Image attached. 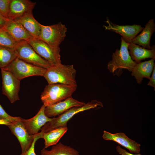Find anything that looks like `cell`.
Listing matches in <instances>:
<instances>
[{
  "instance_id": "30",
  "label": "cell",
  "mask_w": 155,
  "mask_h": 155,
  "mask_svg": "<svg viewBox=\"0 0 155 155\" xmlns=\"http://www.w3.org/2000/svg\"><path fill=\"white\" fill-rule=\"evenodd\" d=\"M11 123L7 120L0 119V125H6L7 126L10 125Z\"/></svg>"
},
{
  "instance_id": "21",
  "label": "cell",
  "mask_w": 155,
  "mask_h": 155,
  "mask_svg": "<svg viewBox=\"0 0 155 155\" xmlns=\"http://www.w3.org/2000/svg\"><path fill=\"white\" fill-rule=\"evenodd\" d=\"M68 129L67 126L60 127L46 133H43L42 138L44 140V147L56 145Z\"/></svg>"
},
{
  "instance_id": "2",
  "label": "cell",
  "mask_w": 155,
  "mask_h": 155,
  "mask_svg": "<svg viewBox=\"0 0 155 155\" xmlns=\"http://www.w3.org/2000/svg\"><path fill=\"white\" fill-rule=\"evenodd\" d=\"M129 43L126 42L121 37L120 49H116L113 53L112 60L108 63V69L114 75L120 76L123 72V69H127L131 72L137 64L129 54L128 50Z\"/></svg>"
},
{
  "instance_id": "24",
  "label": "cell",
  "mask_w": 155,
  "mask_h": 155,
  "mask_svg": "<svg viewBox=\"0 0 155 155\" xmlns=\"http://www.w3.org/2000/svg\"><path fill=\"white\" fill-rule=\"evenodd\" d=\"M19 43L3 27L0 28V46L14 49Z\"/></svg>"
},
{
  "instance_id": "19",
  "label": "cell",
  "mask_w": 155,
  "mask_h": 155,
  "mask_svg": "<svg viewBox=\"0 0 155 155\" xmlns=\"http://www.w3.org/2000/svg\"><path fill=\"white\" fill-rule=\"evenodd\" d=\"M155 31L154 20H150L145 25V27L139 35L137 36L132 40V42L139 46H142L146 49H150V40L151 37Z\"/></svg>"
},
{
  "instance_id": "15",
  "label": "cell",
  "mask_w": 155,
  "mask_h": 155,
  "mask_svg": "<svg viewBox=\"0 0 155 155\" xmlns=\"http://www.w3.org/2000/svg\"><path fill=\"white\" fill-rule=\"evenodd\" d=\"M3 28L19 42L34 38L20 24L14 20L7 19Z\"/></svg>"
},
{
  "instance_id": "4",
  "label": "cell",
  "mask_w": 155,
  "mask_h": 155,
  "mask_svg": "<svg viewBox=\"0 0 155 155\" xmlns=\"http://www.w3.org/2000/svg\"><path fill=\"white\" fill-rule=\"evenodd\" d=\"M77 87L60 84H48L41 94V99L46 107L71 97Z\"/></svg>"
},
{
  "instance_id": "17",
  "label": "cell",
  "mask_w": 155,
  "mask_h": 155,
  "mask_svg": "<svg viewBox=\"0 0 155 155\" xmlns=\"http://www.w3.org/2000/svg\"><path fill=\"white\" fill-rule=\"evenodd\" d=\"M154 60L152 59L147 61L140 62L137 63L133 67L131 75L135 77L137 83L141 84L144 78L150 79L155 65Z\"/></svg>"
},
{
  "instance_id": "27",
  "label": "cell",
  "mask_w": 155,
  "mask_h": 155,
  "mask_svg": "<svg viewBox=\"0 0 155 155\" xmlns=\"http://www.w3.org/2000/svg\"><path fill=\"white\" fill-rule=\"evenodd\" d=\"M43 133L42 131L38 133L35 137L33 143L29 150L25 153H21L20 155H36L34 150L35 144L37 140L40 138H42Z\"/></svg>"
},
{
  "instance_id": "23",
  "label": "cell",
  "mask_w": 155,
  "mask_h": 155,
  "mask_svg": "<svg viewBox=\"0 0 155 155\" xmlns=\"http://www.w3.org/2000/svg\"><path fill=\"white\" fill-rule=\"evenodd\" d=\"M17 58L14 49L0 46V68L3 69Z\"/></svg>"
},
{
  "instance_id": "6",
  "label": "cell",
  "mask_w": 155,
  "mask_h": 155,
  "mask_svg": "<svg viewBox=\"0 0 155 155\" xmlns=\"http://www.w3.org/2000/svg\"><path fill=\"white\" fill-rule=\"evenodd\" d=\"M2 69L11 72L20 80L31 76H43L46 69L27 63L17 57Z\"/></svg>"
},
{
  "instance_id": "16",
  "label": "cell",
  "mask_w": 155,
  "mask_h": 155,
  "mask_svg": "<svg viewBox=\"0 0 155 155\" xmlns=\"http://www.w3.org/2000/svg\"><path fill=\"white\" fill-rule=\"evenodd\" d=\"M104 139L115 141L128 149L132 153L139 154L141 145L132 140L123 133H112L104 131L102 135Z\"/></svg>"
},
{
  "instance_id": "9",
  "label": "cell",
  "mask_w": 155,
  "mask_h": 155,
  "mask_svg": "<svg viewBox=\"0 0 155 155\" xmlns=\"http://www.w3.org/2000/svg\"><path fill=\"white\" fill-rule=\"evenodd\" d=\"M105 22L108 26L103 25L106 30L114 32L122 36L124 40L126 42L130 43L137 36L138 33L144 28L141 25L134 24L132 25H120L113 23L108 18H106Z\"/></svg>"
},
{
  "instance_id": "12",
  "label": "cell",
  "mask_w": 155,
  "mask_h": 155,
  "mask_svg": "<svg viewBox=\"0 0 155 155\" xmlns=\"http://www.w3.org/2000/svg\"><path fill=\"white\" fill-rule=\"evenodd\" d=\"M21 118L7 126L18 139L21 148V153H23L30 148L37 134L34 135H30L21 122Z\"/></svg>"
},
{
  "instance_id": "22",
  "label": "cell",
  "mask_w": 155,
  "mask_h": 155,
  "mask_svg": "<svg viewBox=\"0 0 155 155\" xmlns=\"http://www.w3.org/2000/svg\"><path fill=\"white\" fill-rule=\"evenodd\" d=\"M40 154L41 155H80L77 150L61 142L53 146L49 150L43 148Z\"/></svg>"
},
{
  "instance_id": "31",
  "label": "cell",
  "mask_w": 155,
  "mask_h": 155,
  "mask_svg": "<svg viewBox=\"0 0 155 155\" xmlns=\"http://www.w3.org/2000/svg\"><path fill=\"white\" fill-rule=\"evenodd\" d=\"M6 20L0 19V28H2Z\"/></svg>"
},
{
  "instance_id": "8",
  "label": "cell",
  "mask_w": 155,
  "mask_h": 155,
  "mask_svg": "<svg viewBox=\"0 0 155 155\" xmlns=\"http://www.w3.org/2000/svg\"><path fill=\"white\" fill-rule=\"evenodd\" d=\"M1 69L3 94L7 97L11 103H13L20 100L18 94L21 80L11 72Z\"/></svg>"
},
{
  "instance_id": "32",
  "label": "cell",
  "mask_w": 155,
  "mask_h": 155,
  "mask_svg": "<svg viewBox=\"0 0 155 155\" xmlns=\"http://www.w3.org/2000/svg\"><path fill=\"white\" fill-rule=\"evenodd\" d=\"M0 19H4V20H6L7 19H6L5 18H4L3 17L2 15L0 13Z\"/></svg>"
},
{
  "instance_id": "20",
  "label": "cell",
  "mask_w": 155,
  "mask_h": 155,
  "mask_svg": "<svg viewBox=\"0 0 155 155\" xmlns=\"http://www.w3.org/2000/svg\"><path fill=\"white\" fill-rule=\"evenodd\" d=\"M14 20L20 24L34 38H39L41 30L40 24L31 13Z\"/></svg>"
},
{
  "instance_id": "10",
  "label": "cell",
  "mask_w": 155,
  "mask_h": 155,
  "mask_svg": "<svg viewBox=\"0 0 155 155\" xmlns=\"http://www.w3.org/2000/svg\"><path fill=\"white\" fill-rule=\"evenodd\" d=\"M28 42L39 55L49 62L51 65L61 63L60 55L57 54L42 40L33 38Z\"/></svg>"
},
{
  "instance_id": "5",
  "label": "cell",
  "mask_w": 155,
  "mask_h": 155,
  "mask_svg": "<svg viewBox=\"0 0 155 155\" xmlns=\"http://www.w3.org/2000/svg\"><path fill=\"white\" fill-rule=\"evenodd\" d=\"M39 37L58 54L60 55V45L66 36L67 28L61 22L49 26L40 24Z\"/></svg>"
},
{
  "instance_id": "14",
  "label": "cell",
  "mask_w": 155,
  "mask_h": 155,
  "mask_svg": "<svg viewBox=\"0 0 155 155\" xmlns=\"http://www.w3.org/2000/svg\"><path fill=\"white\" fill-rule=\"evenodd\" d=\"M86 103L77 100L72 97L62 101L45 107L44 113L48 117H55L63 114L75 106H82Z\"/></svg>"
},
{
  "instance_id": "25",
  "label": "cell",
  "mask_w": 155,
  "mask_h": 155,
  "mask_svg": "<svg viewBox=\"0 0 155 155\" xmlns=\"http://www.w3.org/2000/svg\"><path fill=\"white\" fill-rule=\"evenodd\" d=\"M11 0H0V13L6 19L7 15L9 6Z\"/></svg>"
},
{
  "instance_id": "1",
  "label": "cell",
  "mask_w": 155,
  "mask_h": 155,
  "mask_svg": "<svg viewBox=\"0 0 155 155\" xmlns=\"http://www.w3.org/2000/svg\"><path fill=\"white\" fill-rule=\"evenodd\" d=\"M76 73L73 65H65L61 63L51 65L46 69L43 77L49 84H60L75 86H77Z\"/></svg>"
},
{
  "instance_id": "28",
  "label": "cell",
  "mask_w": 155,
  "mask_h": 155,
  "mask_svg": "<svg viewBox=\"0 0 155 155\" xmlns=\"http://www.w3.org/2000/svg\"><path fill=\"white\" fill-rule=\"evenodd\" d=\"M148 85L153 87L155 90V65L152 71V73L150 79V81Z\"/></svg>"
},
{
  "instance_id": "26",
  "label": "cell",
  "mask_w": 155,
  "mask_h": 155,
  "mask_svg": "<svg viewBox=\"0 0 155 155\" xmlns=\"http://www.w3.org/2000/svg\"><path fill=\"white\" fill-rule=\"evenodd\" d=\"M20 118V117H14L9 115L0 105V119L6 120L12 123L19 120Z\"/></svg>"
},
{
  "instance_id": "7",
  "label": "cell",
  "mask_w": 155,
  "mask_h": 155,
  "mask_svg": "<svg viewBox=\"0 0 155 155\" xmlns=\"http://www.w3.org/2000/svg\"><path fill=\"white\" fill-rule=\"evenodd\" d=\"M14 49L17 57L27 63L46 69L51 66L39 55L27 42L19 43Z\"/></svg>"
},
{
  "instance_id": "13",
  "label": "cell",
  "mask_w": 155,
  "mask_h": 155,
  "mask_svg": "<svg viewBox=\"0 0 155 155\" xmlns=\"http://www.w3.org/2000/svg\"><path fill=\"white\" fill-rule=\"evenodd\" d=\"M36 3L29 0H11L8 19L14 20L32 13Z\"/></svg>"
},
{
  "instance_id": "3",
  "label": "cell",
  "mask_w": 155,
  "mask_h": 155,
  "mask_svg": "<svg viewBox=\"0 0 155 155\" xmlns=\"http://www.w3.org/2000/svg\"><path fill=\"white\" fill-rule=\"evenodd\" d=\"M100 101L92 100L82 106L72 107L57 117L53 118L52 120L46 123L41 128V131L46 133L54 129L67 126L68 121L76 114L92 108L103 107Z\"/></svg>"
},
{
  "instance_id": "29",
  "label": "cell",
  "mask_w": 155,
  "mask_h": 155,
  "mask_svg": "<svg viewBox=\"0 0 155 155\" xmlns=\"http://www.w3.org/2000/svg\"><path fill=\"white\" fill-rule=\"evenodd\" d=\"M116 150L121 155H142L140 154H135L130 153L122 148L119 146L117 147Z\"/></svg>"
},
{
  "instance_id": "18",
  "label": "cell",
  "mask_w": 155,
  "mask_h": 155,
  "mask_svg": "<svg viewBox=\"0 0 155 155\" xmlns=\"http://www.w3.org/2000/svg\"><path fill=\"white\" fill-rule=\"evenodd\" d=\"M128 50L131 59L137 63L146 58L155 59V45L152 46L150 49H148L131 42L128 46Z\"/></svg>"
},
{
  "instance_id": "11",
  "label": "cell",
  "mask_w": 155,
  "mask_h": 155,
  "mask_svg": "<svg viewBox=\"0 0 155 155\" xmlns=\"http://www.w3.org/2000/svg\"><path fill=\"white\" fill-rule=\"evenodd\" d=\"M45 107L43 104L37 114L30 119H25L21 118V122L30 135H34L37 134L46 123L52 119L53 118L48 117L45 114Z\"/></svg>"
}]
</instances>
